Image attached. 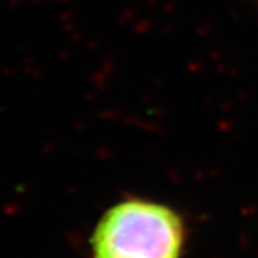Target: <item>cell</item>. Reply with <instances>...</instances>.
<instances>
[{
  "instance_id": "cell-1",
  "label": "cell",
  "mask_w": 258,
  "mask_h": 258,
  "mask_svg": "<svg viewBox=\"0 0 258 258\" xmlns=\"http://www.w3.org/2000/svg\"><path fill=\"white\" fill-rule=\"evenodd\" d=\"M184 225L175 211L148 201H123L103 214L92 234L93 258H179Z\"/></svg>"
}]
</instances>
